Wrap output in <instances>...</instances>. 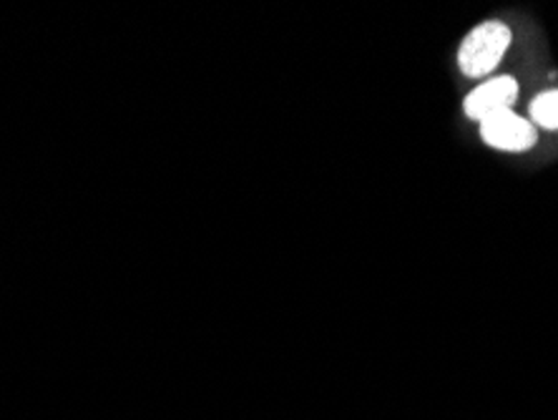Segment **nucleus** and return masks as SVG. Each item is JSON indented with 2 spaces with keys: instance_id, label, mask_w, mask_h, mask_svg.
<instances>
[{
  "instance_id": "obj_4",
  "label": "nucleus",
  "mask_w": 558,
  "mask_h": 420,
  "mask_svg": "<svg viewBox=\"0 0 558 420\" xmlns=\"http://www.w3.org/2000/svg\"><path fill=\"white\" fill-rule=\"evenodd\" d=\"M531 123L536 129L558 131V88H548L538 94L529 106Z\"/></svg>"
},
{
  "instance_id": "obj_1",
  "label": "nucleus",
  "mask_w": 558,
  "mask_h": 420,
  "mask_svg": "<svg viewBox=\"0 0 558 420\" xmlns=\"http://www.w3.org/2000/svg\"><path fill=\"white\" fill-rule=\"evenodd\" d=\"M513 33L504 21H483L458 46V69L465 79L486 81L504 63Z\"/></svg>"
},
{
  "instance_id": "obj_2",
  "label": "nucleus",
  "mask_w": 558,
  "mask_h": 420,
  "mask_svg": "<svg viewBox=\"0 0 558 420\" xmlns=\"http://www.w3.org/2000/svg\"><path fill=\"white\" fill-rule=\"evenodd\" d=\"M478 127L483 144L504 154H526L538 142V129L533 127L531 119L521 117L513 109L500 111L496 117L481 121Z\"/></svg>"
},
{
  "instance_id": "obj_3",
  "label": "nucleus",
  "mask_w": 558,
  "mask_h": 420,
  "mask_svg": "<svg viewBox=\"0 0 558 420\" xmlns=\"http://www.w3.org/2000/svg\"><path fill=\"white\" fill-rule=\"evenodd\" d=\"M519 91L521 86L513 76H506V73L490 76L486 81H481V84L463 98V113L475 123L486 121L500 111L513 109Z\"/></svg>"
}]
</instances>
